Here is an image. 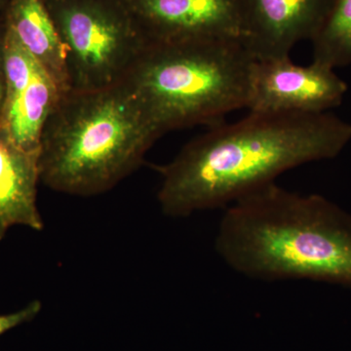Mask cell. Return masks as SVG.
<instances>
[{
	"label": "cell",
	"mask_w": 351,
	"mask_h": 351,
	"mask_svg": "<svg viewBox=\"0 0 351 351\" xmlns=\"http://www.w3.org/2000/svg\"><path fill=\"white\" fill-rule=\"evenodd\" d=\"M351 141V124L332 113L249 112L218 124L158 166L161 211L184 218L223 208L304 164L339 156Z\"/></svg>",
	"instance_id": "cell-1"
},
{
	"label": "cell",
	"mask_w": 351,
	"mask_h": 351,
	"mask_svg": "<svg viewBox=\"0 0 351 351\" xmlns=\"http://www.w3.org/2000/svg\"><path fill=\"white\" fill-rule=\"evenodd\" d=\"M216 250L228 267L251 278L351 288V214L324 196L301 195L276 182L228 206Z\"/></svg>",
	"instance_id": "cell-2"
},
{
	"label": "cell",
	"mask_w": 351,
	"mask_h": 351,
	"mask_svg": "<svg viewBox=\"0 0 351 351\" xmlns=\"http://www.w3.org/2000/svg\"><path fill=\"white\" fill-rule=\"evenodd\" d=\"M160 137L125 82L62 95L41 134L40 182L58 193H106L140 167Z\"/></svg>",
	"instance_id": "cell-3"
},
{
	"label": "cell",
	"mask_w": 351,
	"mask_h": 351,
	"mask_svg": "<svg viewBox=\"0 0 351 351\" xmlns=\"http://www.w3.org/2000/svg\"><path fill=\"white\" fill-rule=\"evenodd\" d=\"M255 62L239 39L149 44L123 82L161 136L247 108Z\"/></svg>",
	"instance_id": "cell-4"
},
{
	"label": "cell",
	"mask_w": 351,
	"mask_h": 351,
	"mask_svg": "<svg viewBox=\"0 0 351 351\" xmlns=\"http://www.w3.org/2000/svg\"><path fill=\"white\" fill-rule=\"evenodd\" d=\"M66 51L71 90L123 82L147 43L126 0H44Z\"/></svg>",
	"instance_id": "cell-5"
},
{
	"label": "cell",
	"mask_w": 351,
	"mask_h": 351,
	"mask_svg": "<svg viewBox=\"0 0 351 351\" xmlns=\"http://www.w3.org/2000/svg\"><path fill=\"white\" fill-rule=\"evenodd\" d=\"M348 84L326 64L298 66L290 57L256 61L249 112L318 114L343 103Z\"/></svg>",
	"instance_id": "cell-6"
},
{
	"label": "cell",
	"mask_w": 351,
	"mask_h": 351,
	"mask_svg": "<svg viewBox=\"0 0 351 351\" xmlns=\"http://www.w3.org/2000/svg\"><path fill=\"white\" fill-rule=\"evenodd\" d=\"M6 93L0 125L27 152H39L41 134L62 93L40 64L6 31Z\"/></svg>",
	"instance_id": "cell-7"
},
{
	"label": "cell",
	"mask_w": 351,
	"mask_h": 351,
	"mask_svg": "<svg viewBox=\"0 0 351 351\" xmlns=\"http://www.w3.org/2000/svg\"><path fill=\"white\" fill-rule=\"evenodd\" d=\"M149 44L239 39V0H126Z\"/></svg>",
	"instance_id": "cell-8"
},
{
	"label": "cell",
	"mask_w": 351,
	"mask_h": 351,
	"mask_svg": "<svg viewBox=\"0 0 351 351\" xmlns=\"http://www.w3.org/2000/svg\"><path fill=\"white\" fill-rule=\"evenodd\" d=\"M332 0H239V40L256 61L290 57L311 40Z\"/></svg>",
	"instance_id": "cell-9"
},
{
	"label": "cell",
	"mask_w": 351,
	"mask_h": 351,
	"mask_svg": "<svg viewBox=\"0 0 351 351\" xmlns=\"http://www.w3.org/2000/svg\"><path fill=\"white\" fill-rule=\"evenodd\" d=\"M38 154L25 151L0 125V241L14 226L44 228L38 207Z\"/></svg>",
	"instance_id": "cell-10"
},
{
	"label": "cell",
	"mask_w": 351,
	"mask_h": 351,
	"mask_svg": "<svg viewBox=\"0 0 351 351\" xmlns=\"http://www.w3.org/2000/svg\"><path fill=\"white\" fill-rule=\"evenodd\" d=\"M6 31L49 73L62 93L71 91L66 51L44 0H9Z\"/></svg>",
	"instance_id": "cell-11"
},
{
	"label": "cell",
	"mask_w": 351,
	"mask_h": 351,
	"mask_svg": "<svg viewBox=\"0 0 351 351\" xmlns=\"http://www.w3.org/2000/svg\"><path fill=\"white\" fill-rule=\"evenodd\" d=\"M311 41L313 62L334 69L351 64V0H332Z\"/></svg>",
	"instance_id": "cell-12"
},
{
	"label": "cell",
	"mask_w": 351,
	"mask_h": 351,
	"mask_svg": "<svg viewBox=\"0 0 351 351\" xmlns=\"http://www.w3.org/2000/svg\"><path fill=\"white\" fill-rule=\"evenodd\" d=\"M41 309L43 302L39 300H34L19 311L0 314V336L11 331L14 328L31 322L40 313Z\"/></svg>",
	"instance_id": "cell-13"
},
{
	"label": "cell",
	"mask_w": 351,
	"mask_h": 351,
	"mask_svg": "<svg viewBox=\"0 0 351 351\" xmlns=\"http://www.w3.org/2000/svg\"><path fill=\"white\" fill-rule=\"evenodd\" d=\"M6 47V27L3 15L0 14V75H4V57Z\"/></svg>",
	"instance_id": "cell-14"
},
{
	"label": "cell",
	"mask_w": 351,
	"mask_h": 351,
	"mask_svg": "<svg viewBox=\"0 0 351 351\" xmlns=\"http://www.w3.org/2000/svg\"><path fill=\"white\" fill-rule=\"evenodd\" d=\"M6 85L4 75H0V117L3 110L4 101H5Z\"/></svg>",
	"instance_id": "cell-15"
},
{
	"label": "cell",
	"mask_w": 351,
	"mask_h": 351,
	"mask_svg": "<svg viewBox=\"0 0 351 351\" xmlns=\"http://www.w3.org/2000/svg\"><path fill=\"white\" fill-rule=\"evenodd\" d=\"M9 0H0V14H3L5 10L7 4H8Z\"/></svg>",
	"instance_id": "cell-16"
}]
</instances>
